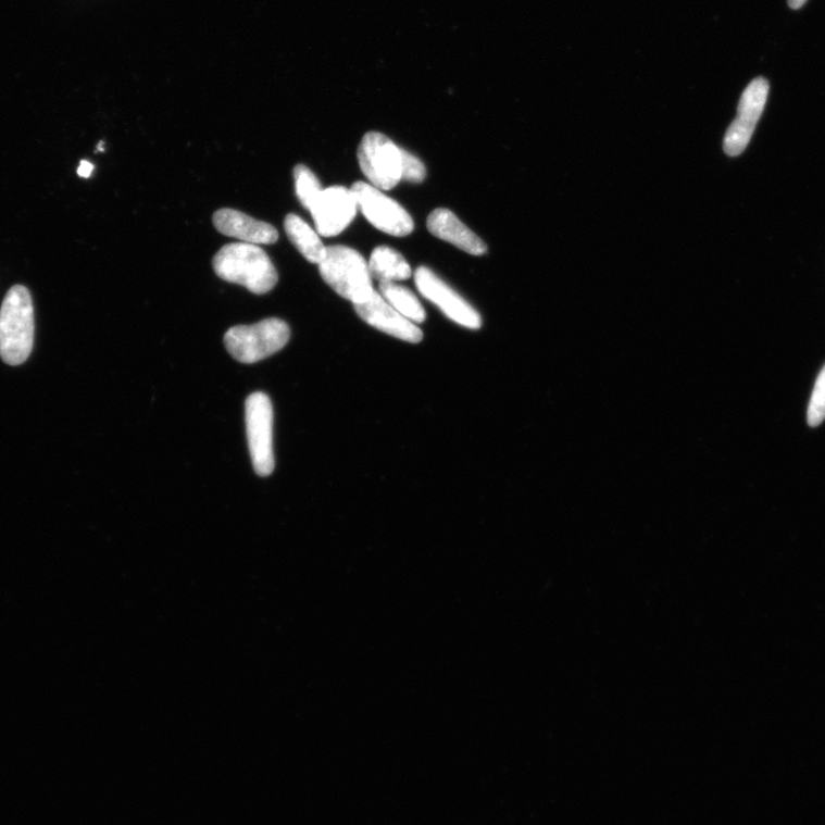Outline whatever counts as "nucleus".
<instances>
[{"label": "nucleus", "mask_w": 825, "mask_h": 825, "mask_svg": "<svg viewBox=\"0 0 825 825\" xmlns=\"http://www.w3.org/2000/svg\"><path fill=\"white\" fill-rule=\"evenodd\" d=\"M213 266L221 279L243 286L252 293H266L279 280L277 268L258 245H226L216 253Z\"/></svg>", "instance_id": "obj_1"}, {"label": "nucleus", "mask_w": 825, "mask_h": 825, "mask_svg": "<svg viewBox=\"0 0 825 825\" xmlns=\"http://www.w3.org/2000/svg\"><path fill=\"white\" fill-rule=\"evenodd\" d=\"M34 305L29 290L16 285L0 309V358L11 366L23 365L34 347Z\"/></svg>", "instance_id": "obj_2"}, {"label": "nucleus", "mask_w": 825, "mask_h": 825, "mask_svg": "<svg viewBox=\"0 0 825 825\" xmlns=\"http://www.w3.org/2000/svg\"><path fill=\"white\" fill-rule=\"evenodd\" d=\"M320 272L329 287L353 304L364 301L374 290L367 262L352 248L328 247Z\"/></svg>", "instance_id": "obj_3"}, {"label": "nucleus", "mask_w": 825, "mask_h": 825, "mask_svg": "<svg viewBox=\"0 0 825 825\" xmlns=\"http://www.w3.org/2000/svg\"><path fill=\"white\" fill-rule=\"evenodd\" d=\"M289 338V326L284 321L270 318L255 325L228 329L224 342L236 361L255 364L284 349Z\"/></svg>", "instance_id": "obj_4"}, {"label": "nucleus", "mask_w": 825, "mask_h": 825, "mask_svg": "<svg viewBox=\"0 0 825 825\" xmlns=\"http://www.w3.org/2000/svg\"><path fill=\"white\" fill-rule=\"evenodd\" d=\"M358 161L364 175L378 189L390 190L401 180V148L384 134L364 136L358 148Z\"/></svg>", "instance_id": "obj_5"}, {"label": "nucleus", "mask_w": 825, "mask_h": 825, "mask_svg": "<svg viewBox=\"0 0 825 825\" xmlns=\"http://www.w3.org/2000/svg\"><path fill=\"white\" fill-rule=\"evenodd\" d=\"M246 426L253 470L261 477L274 471L273 407L263 392H255L246 401Z\"/></svg>", "instance_id": "obj_6"}, {"label": "nucleus", "mask_w": 825, "mask_h": 825, "mask_svg": "<svg viewBox=\"0 0 825 825\" xmlns=\"http://www.w3.org/2000/svg\"><path fill=\"white\" fill-rule=\"evenodd\" d=\"M358 208L377 229L387 235L403 238L414 229V222L408 211L371 184L358 182L351 187Z\"/></svg>", "instance_id": "obj_7"}, {"label": "nucleus", "mask_w": 825, "mask_h": 825, "mask_svg": "<svg viewBox=\"0 0 825 825\" xmlns=\"http://www.w3.org/2000/svg\"><path fill=\"white\" fill-rule=\"evenodd\" d=\"M768 93V82L758 77L740 97L737 117L730 124L724 140V150L729 157H738L746 151L765 110Z\"/></svg>", "instance_id": "obj_8"}, {"label": "nucleus", "mask_w": 825, "mask_h": 825, "mask_svg": "<svg viewBox=\"0 0 825 825\" xmlns=\"http://www.w3.org/2000/svg\"><path fill=\"white\" fill-rule=\"evenodd\" d=\"M414 280L423 298L437 305L449 320L470 329L482 327L479 313L432 270L418 267Z\"/></svg>", "instance_id": "obj_9"}, {"label": "nucleus", "mask_w": 825, "mask_h": 825, "mask_svg": "<svg viewBox=\"0 0 825 825\" xmlns=\"http://www.w3.org/2000/svg\"><path fill=\"white\" fill-rule=\"evenodd\" d=\"M310 211L318 235L330 238L341 235L352 223L358 203L351 189L333 186L323 190Z\"/></svg>", "instance_id": "obj_10"}, {"label": "nucleus", "mask_w": 825, "mask_h": 825, "mask_svg": "<svg viewBox=\"0 0 825 825\" xmlns=\"http://www.w3.org/2000/svg\"><path fill=\"white\" fill-rule=\"evenodd\" d=\"M353 307L357 314L376 329L405 342L420 343L422 341V330L395 310L375 289L364 301Z\"/></svg>", "instance_id": "obj_11"}, {"label": "nucleus", "mask_w": 825, "mask_h": 825, "mask_svg": "<svg viewBox=\"0 0 825 825\" xmlns=\"http://www.w3.org/2000/svg\"><path fill=\"white\" fill-rule=\"evenodd\" d=\"M213 220L222 235L246 243L273 245L279 239V233L274 226L235 209H221L216 211Z\"/></svg>", "instance_id": "obj_12"}, {"label": "nucleus", "mask_w": 825, "mask_h": 825, "mask_svg": "<svg viewBox=\"0 0 825 825\" xmlns=\"http://www.w3.org/2000/svg\"><path fill=\"white\" fill-rule=\"evenodd\" d=\"M427 227L433 236L454 245L471 255L480 257L488 251V247L449 209L434 210L428 217Z\"/></svg>", "instance_id": "obj_13"}, {"label": "nucleus", "mask_w": 825, "mask_h": 825, "mask_svg": "<svg viewBox=\"0 0 825 825\" xmlns=\"http://www.w3.org/2000/svg\"><path fill=\"white\" fill-rule=\"evenodd\" d=\"M371 277L380 283H396L412 277V268L397 250L380 246L374 249L368 263Z\"/></svg>", "instance_id": "obj_14"}, {"label": "nucleus", "mask_w": 825, "mask_h": 825, "mask_svg": "<svg viewBox=\"0 0 825 825\" xmlns=\"http://www.w3.org/2000/svg\"><path fill=\"white\" fill-rule=\"evenodd\" d=\"M285 230L290 242L305 260L318 265L323 262L327 248L307 222L298 215L289 214L285 220Z\"/></svg>", "instance_id": "obj_15"}, {"label": "nucleus", "mask_w": 825, "mask_h": 825, "mask_svg": "<svg viewBox=\"0 0 825 825\" xmlns=\"http://www.w3.org/2000/svg\"><path fill=\"white\" fill-rule=\"evenodd\" d=\"M379 293L395 310L412 323L421 324L426 321L425 308L407 287L396 283H380Z\"/></svg>", "instance_id": "obj_16"}, {"label": "nucleus", "mask_w": 825, "mask_h": 825, "mask_svg": "<svg viewBox=\"0 0 825 825\" xmlns=\"http://www.w3.org/2000/svg\"><path fill=\"white\" fill-rule=\"evenodd\" d=\"M295 190L301 204L311 210L312 205L323 192L322 184L318 178L304 164L296 165L293 168Z\"/></svg>", "instance_id": "obj_17"}, {"label": "nucleus", "mask_w": 825, "mask_h": 825, "mask_svg": "<svg viewBox=\"0 0 825 825\" xmlns=\"http://www.w3.org/2000/svg\"><path fill=\"white\" fill-rule=\"evenodd\" d=\"M825 420V366L820 373L809 408V423L817 427Z\"/></svg>", "instance_id": "obj_18"}, {"label": "nucleus", "mask_w": 825, "mask_h": 825, "mask_svg": "<svg viewBox=\"0 0 825 825\" xmlns=\"http://www.w3.org/2000/svg\"><path fill=\"white\" fill-rule=\"evenodd\" d=\"M403 167H401V180L420 184L427 177V168L416 157L405 150H401Z\"/></svg>", "instance_id": "obj_19"}, {"label": "nucleus", "mask_w": 825, "mask_h": 825, "mask_svg": "<svg viewBox=\"0 0 825 825\" xmlns=\"http://www.w3.org/2000/svg\"><path fill=\"white\" fill-rule=\"evenodd\" d=\"M95 165L90 163L89 161H80L79 166L77 168V174L82 178H89L91 174L93 173Z\"/></svg>", "instance_id": "obj_20"}, {"label": "nucleus", "mask_w": 825, "mask_h": 825, "mask_svg": "<svg viewBox=\"0 0 825 825\" xmlns=\"http://www.w3.org/2000/svg\"><path fill=\"white\" fill-rule=\"evenodd\" d=\"M788 3L792 10H799L808 3V0H788Z\"/></svg>", "instance_id": "obj_21"}, {"label": "nucleus", "mask_w": 825, "mask_h": 825, "mask_svg": "<svg viewBox=\"0 0 825 825\" xmlns=\"http://www.w3.org/2000/svg\"><path fill=\"white\" fill-rule=\"evenodd\" d=\"M98 150H99V151H101V152H103V151H104V150H103V142H102V141H101V142H99V145H98Z\"/></svg>", "instance_id": "obj_22"}]
</instances>
